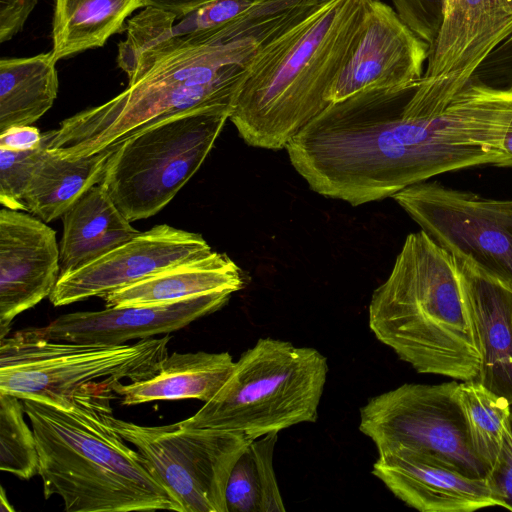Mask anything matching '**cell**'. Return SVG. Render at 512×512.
Segmentation results:
<instances>
[{
    "mask_svg": "<svg viewBox=\"0 0 512 512\" xmlns=\"http://www.w3.org/2000/svg\"><path fill=\"white\" fill-rule=\"evenodd\" d=\"M231 113L201 107L140 130L116 146L99 184L128 221L157 214L201 167Z\"/></svg>",
    "mask_w": 512,
    "mask_h": 512,
    "instance_id": "ba28073f",
    "label": "cell"
},
{
    "mask_svg": "<svg viewBox=\"0 0 512 512\" xmlns=\"http://www.w3.org/2000/svg\"><path fill=\"white\" fill-rule=\"evenodd\" d=\"M113 385L90 387L74 395L68 407L22 400L45 499L58 495L66 512H182L143 456L107 421Z\"/></svg>",
    "mask_w": 512,
    "mask_h": 512,
    "instance_id": "277c9868",
    "label": "cell"
},
{
    "mask_svg": "<svg viewBox=\"0 0 512 512\" xmlns=\"http://www.w3.org/2000/svg\"><path fill=\"white\" fill-rule=\"evenodd\" d=\"M0 511L1 512H13L14 508L11 506V504L8 501V498L5 494V490L3 487H1L0 492Z\"/></svg>",
    "mask_w": 512,
    "mask_h": 512,
    "instance_id": "8d00e7d4",
    "label": "cell"
},
{
    "mask_svg": "<svg viewBox=\"0 0 512 512\" xmlns=\"http://www.w3.org/2000/svg\"><path fill=\"white\" fill-rule=\"evenodd\" d=\"M170 336L133 344L54 341L38 328L0 339V393L68 407L84 390L155 375L168 356Z\"/></svg>",
    "mask_w": 512,
    "mask_h": 512,
    "instance_id": "52a82bcc",
    "label": "cell"
},
{
    "mask_svg": "<svg viewBox=\"0 0 512 512\" xmlns=\"http://www.w3.org/2000/svg\"><path fill=\"white\" fill-rule=\"evenodd\" d=\"M457 397L470 445L491 468L500 450L511 403L476 380L458 384Z\"/></svg>",
    "mask_w": 512,
    "mask_h": 512,
    "instance_id": "484cf974",
    "label": "cell"
},
{
    "mask_svg": "<svg viewBox=\"0 0 512 512\" xmlns=\"http://www.w3.org/2000/svg\"><path fill=\"white\" fill-rule=\"evenodd\" d=\"M20 400L0 393V469L28 480L38 474V451L34 432L24 420Z\"/></svg>",
    "mask_w": 512,
    "mask_h": 512,
    "instance_id": "83f0119b",
    "label": "cell"
},
{
    "mask_svg": "<svg viewBox=\"0 0 512 512\" xmlns=\"http://www.w3.org/2000/svg\"><path fill=\"white\" fill-rule=\"evenodd\" d=\"M217 0H147V6H154L175 14L179 19L196 9Z\"/></svg>",
    "mask_w": 512,
    "mask_h": 512,
    "instance_id": "d590c367",
    "label": "cell"
},
{
    "mask_svg": "<svg viewBox=\"0 0 512 512\" xmlns=\"http://www.w3.org/2000/svg\"><path fill=\"white\" fill-rule=\"evenodd\" d=\"M106 419L135 446L182 512H228L227 481L251 439L231 431L187 428L181 422L139 425L114 417L112 409Z\"/></svg>",
    "mask_w": 512,
    "mask_h": 512,
    "instance_id": "9c48e42d",
    "label": "cell"
},
{
    "mask_svg": "<svg viewBox=\"0 0 512 512\" xmlns=\"http://www.w3.org/2000/svg\"><path fill=\"white\" fill-rule=\"evenodd\" d=\"M37 0H0V43L22 31Z\"/></svg>",
    "mask_w": 512,
    "mask_h": 512,
    "instance_id": "836d02e7",
    "label": "cell"
},
{
    "mask_svg": "<svg viewBox=\"0 0 512 512\" xmlns=\"http://www.w3.org/2000/svg\"><path fill=\"white\" fill-rule=\"evenodd\" d=\"M444 1V0H443Z\"/></svg>",
    "mask_w": 512,
    "mask_h": 512,
    "instance_id": "f35d334b",
    "label": "cell"
},
{
    "mask_svg": "<svg viewBox=\"0 0 512 512\" xmlns=\"http://www.w3.org/2000/svg\"><path fill=\"white\" fill-rule=\"evenodd\" d=\"M259 45L225 43L212 31L174 36L145 57L127 88L45 133L47 148L78 158L114 147L163 119L201 107L233 111Z\"/></svg>",
    "mask_w": 512,
    "mask_h": 512,
    "instance_id": "7a4b0ae2",
    "label": "cell"
},
{
    "mask_svg": "<svg viewBox=\"0 0 512 512\" xmlns=\"http://www.w3.org/2000/svg\"><path fill=\"white\" fill-rule=\"evenodd\" d=\"M511 35L512 0H444L441 25L418 85L454 96Z\"/></svg>",
    "mask_w": 512,
    "mask_h": 512,
    "instance_id": "4fadbf2b",
    "label": "cell"
},
{
    "mask_svg": "<svg viewBox=\"0 0 512 512\" xmlns=\"http://www.w3.org/2000/svg\"><path fill=\"white\" fill-rule=\"evenodd\" d=\"M60 276L73 272L140 233L101 184L91 187L62 216Z\"/></svg>",
    "mask_w": 512,
    "mask_h": 512,
    "instance_id": "ffe728a7",
    "label": "cell"
},
{
    "mask_svg": "<svg viewBox=\"0 0 512 512\" xmlns=\"http://www.w3.org/2000/svg\"><path fill=\"white\" fill-rule=\"evenodd\" d=\"M278 433L252 440L236 460L226 485L228 512H284L273 455Z\"/></svg>",
    "mask_w": 512,
    "mask_h": 512,
    "instance_id": "d4e9b609",
    "label": "cell"
},
{
    "mask_svg": "<svg viewBox=\"0 0 512 512\" xmlns=\"http://www.w3.org/2000/svg\"><path fill=\"white\" fill-rule=\"evenodd\" d=\"M228 352H174L168 355L152 377L113 385L114 393L122 397L123 405L152 401L198 399L211 400L219 391L234 367Z\"/></svg>",
    "mask_w": 512,
    "mask_h": 512,
    "instance_id": "44dd1931",
    "label": "cell"
},
{
    "mask_svg": "<svg viewBox=\"0 0 512 512\" xmlns=\"http://www.w3.org/2000/svg\"><path fill=\"white\" fill-rule=\"evenodd\" d=\"M231 296L211 293L159 305L68 313L38 330L54 341L119 345L180 330L220 310Z\"/></svg>",
    "mask_w": 512,
    "mask_h": 512,
    "instance_id": "2e32d148",
    "label": "cell"
},
{
    "mask_svg": "<svg viewBox=\"0 0 512 512\" xmlns=\"http://www.w3.org/2000/svg\"><path fill=\"white\" fill-rule=\"evenodd\" d=\"M327 373V359L315 348L260 338L241 354L214 397L180 422L187 428L231 431L251 440L314 423Z\"/></svg>",
    "mask_w": 512,
    "mask_h": 512,
    "instance_id": "8992f818",
    "label": "cell"
},
{
    "mask_svg": "<svg viewBox=\"0 0 512 512\" xmlns=\"http://www.w3.org/2000/svg\"><path fill=\"white\" fill-rule=\"evenodd\" d=\"M504 149L507 154L512 158V123L507 130V133L504 138Z\"/></svg>",
    "mask_w": 512,
    "mask_h": 512,
    "instance_id": "74e56055",
    "label": "cell"
},
{
    "mask_svg": "<svg viewBox=\"0 0 512 512\" xmlns=\"http://www.w3.org/2000/svg\"><path fill=\"white\" fill-rule=\"evenodd\" d=\"M392 198L441 246L512 292V200L426 181Z\"/></svg>",
    "mask_w": 512,
    "mask_h": 512,
    "instance_id": "8fae6325",
    "label": "cell"
},
{
    "mask_svg": "<svg viewBox=\"0 0 512 512\" xmlns=\"http://www.w3.org/2000/svg\"><path fill=\"white\" fill-rule=\"evenodd\" d=\"M486 480L498 506L512 511V404L500 450Z\"/></svg>",
    "mask_w": 512,
    "mask_h": 512,
    "instance_id": "d6a6232c",
    "label": "cell"
},
{
    "mask_svg": "<svg viewBox=\"0 0 512 512\" xmlns=\"http://www.w3.org/2000/svg\"><path fill=\"white\" fill-rule=\"evenodd\" d=\"M60 277L55 231L39 218L3 207L0 211V339L13 319L54 290Z\"/></svg>",
    "mask_w": 512,
    "mask_h": 512,
    "instance_id": "9a60e30c",
    "label": "cell"
},
{
    "mask_svg": "<svg viewBox=\"0 0 512 512\" xmlns=\"http://www.w3.org/2000/svg\"><path fill=\"white\" fill-rule=\"evenodd\" d=\"M44 142V133L32 125L11 127L0 135V148L13 151L36 149Z\"/></svg>",
    "mask_w": 512,
    "mask_h": 512,
    "instance_id": "e575fe53",
    "label": "cell"
},
{
    "mask_svg": "<svg viewBox=\"0 0 512 512\" xmlns=\"http://www.w3.org/2000/svg\"><path fill=\"white\" fill-rule=\"evenodd\" d=\"M147 0H55L52 54L58 61L102 47Z\"/></svg>",
    "mask_w": 512,
    "mask_h": 512,
    "instance_id": "cb8c5ba5",
    "label": "cell"
},
{
    "mask_svg": "<svg viewBox=\"0 0 512 512\" xmlns=\"http://www.w3.org/2000/svg\"><path fill=\"white\" fill-rule=\"evenodd\" d=\"M177 16L164 9L146 6L127 23L126 39L118 45L117 63L130 80L139 63L174 37Z\"/></svg>",
    "mask_w": 512,
    "mask_h": 512,
    "instance_id": "f1b7e54d",
    "label": "cell"
},
{
    "mask_svg": "<svg viewBox=\"0 0 512 512\" xmlns=\"http://www.w3.org/2000/svg\"><path fill=\"white\" fill-rule=\"evenodd\" d=\"M376 339L417 372L475 380L482 364L455 258L424 230L409 234L388 278L372 293Z\"/></svg>",
    "mask_w": 512,
    "mask_h": 512,
    "instance_id": "5b68a950",
    "label": "cell"
},
{
    "mask_svg": "<svg viewBox=\"0 0 512 512\" xmlns=\"http://www.w3.org/2000/svg\"><path fill=\"white\" fill-rule=\"evenodd\" d=\"M454 258L481 348L475 380L512 404V292L465 259Z\"/></svg>",
    "mask_w": 512,
    "mask_h": 512,
    "instance_id": "ac0fdd59",
    "label": "cell"
},
{
    "mask_svg": "<svg viewBox=\"0 0 512 512\" xmlns=\"http://www.w3.org/2000/svg\"><path fill=\"white\" fill-rule=\"evenodd\" d=\"M372 474L421 512H472L498 506L486 478H472L431 455L406 449L378 452Z\"/></svg>",
    "mask_w": 512,
    "mask_h": 512,
    "instance_id": "e0dca14e",
    "label": "cell"
},
{
    "mask_svg": "<svg viewBox=\"0 0 512 512\" xmlns=\"http://www.w3.org/2000/svg\"><path fill=\"white\" fill-rule=\"evenodd\" d=\"M511 122L508 97L474 77L448 100L415 87L331 103L286 149L313 191L359 206L446 172L512 167Z\"/></svg>",
    "mask_w": 512,
    "mask_h": 512,
    "instance_id": "6da1fadb",
    "label": "cell"
},
{
    "mask_svg": "<svg viewBox=\"0 0 512 512\" xmlns=\"http://www.w3.org/2000/svg\"><path fill=\"white\" fill-rule=\"evenodd\" d=\"M115 148L69 158L46 145L25 190L26 211L46 223L62 217L84 193L101 182Z\"/></svg>",
    "mask_w": 512,
    "mask_h": 512,
    "instance_id": "7402d4cb",
    "label": "cell"
},
{
    "mask_svg": "<svg viewBox=\"0 0 512 512\" xmlns=\"http://www.w3.org/2000/svg\"><path fill=\"white\" fill-rule=\"evenodd\" d=\"M244 286L240 268L225 253L177 264L103 297L106 307L159 305L211 293L233 294Z\"/></svg>",
    "mask_w": 512,
    "mask_h": 512,
    "instance_id": "d6986e66",
    "label": "cell"
},
{
    "mask_svg": "<svg viewBox=\"0 0 512 512\" xmlns=\"http://www.w3.org/2000/svg\"><path fill=\"white\" fill-rule=\"evenodd\" d=\"M251 0H217L189 13L175 23L174 36L198 34L217 29L235 19Z\"/></svg>",
    "mask_w": 512,
    "mask_h": 512,
    "instance_id": "4dcf8cb0",
    "label": "cell"
},
{
    "mask_svg": "<svg viewBox=\"0 0 512 512\" xmlns=\"http://www.w3.org/2000/svg\"><path fill=\"white\" fill-rule=\"evenodd\" d=\"M430 45L382 0H372L363 35L327 94L331 103L378 90L414 89Z\"/></svg>",
    "mask_w": 512,
    "mask_h": 512,
    "instance_id": "5bb4252c",
    "label": "cell"
},
{
    "mask_svg": "<svg viewBox=\"0 0 512 512\" xmlns=\"http://www.w3.org/2000/svg\"><path fill=\"white\" fill-rule=\"evenodd\" d=\"M372 0H318L299 23L259 47L229 117L249 145L280 150L330 103L327 94L366 26Z\"/></svg>",
    "mask_w": 512,
    "mask_h": 512,
    "instance_id": "3957f363",
    "label": "cell"
},
{
    "mask_svg": "<svg viewBox=\"0 0 512 512\" xmlns=\"http://www.w3.org/2000/svg\"><path fill=\"white\" fill-rule=\"evenodd\" d=\"M57 60L52 52L0 60V133L32 125L58 95Z\"/></svg>",
    "mask_w": 512,
    "mask_h": 512,
    "instance_id": "603a6c76",
    "label": "cell"
},
{
    "mask_svg": "<svg viewBox=\"0 0 512 512\" xmlns=\"http://www.w3.org/2000/svg\"><path fill=\"white\" fill-rule=\"evenodd\" d=\"M213 250L202 235L168 224L155 225L95 261L61 275L49 296L55 307L103 298L164 269Z\"/></svg>",
    "mask_w": 512,
    "mask_h": 512,
    "instance_id": "7c38bea8",
    "label": "cell"
},
{
    "mask_svg": "<svg viewBox=\"0 0 512 512\" xmlns=\"http://www.w3.org/2000/svg\"><path fill=\"white\" fill-rule=\"evenodd\" d=\"M402 20L424 41L431 45L443 17V0H391Z\"/></svg>",
    "mask_w": 512,
    "mask_h": 512,
    "instance_id": "1f68e13d",
    "label": "cell"
},
{
    "mask_svg": "<svg viewBox=\"0 0 512 512\" xmlns=\"http://www.w3.org/2000/svg\"><path fill=\"white\" fill-rule=\"evenodd\" d=\"M318 0H251L231 22L216 29L226 43L252 41L262 47L304 19Z\"/></svg>",
    "mask_w": 512,
    "mask_h": 512,
    "instance_id": "4316f807",
    "label": "cell"
},
{
    "mask_svg": "<svg viewBox=\"0 0 512 512\" xmlns=\"http://www.w3.org/2000/svg\"><path fill=\"white\" fill-rule=\"evenodd\" d=\"M456 382L403 384L360 408L359 430L378 452L406 449L438 458L472 478L490 470L473 451Z\"/></svg>",
    "mask_w": 512,
    "mask_h": 512,
    "instance_id": "30bf717a",
    "label": "cell"
},
{
    "mask_svg": "<svg viewBox=\"0 0 512 512\" xmlns=\"http://www.w3.org/2000/svg\"><path fill=\"white\" fill-rule=\"evenodd\" d=\"M46 145L45 138L42 146L32 150L13 151L0 148V203L3 207L26 211L25 190Z\"/></svg>",
    "mask_w": 512,
    "mask_h": 512,
    "instance_id": "f546056e",
    "label": "cell"
}]
</instances>
